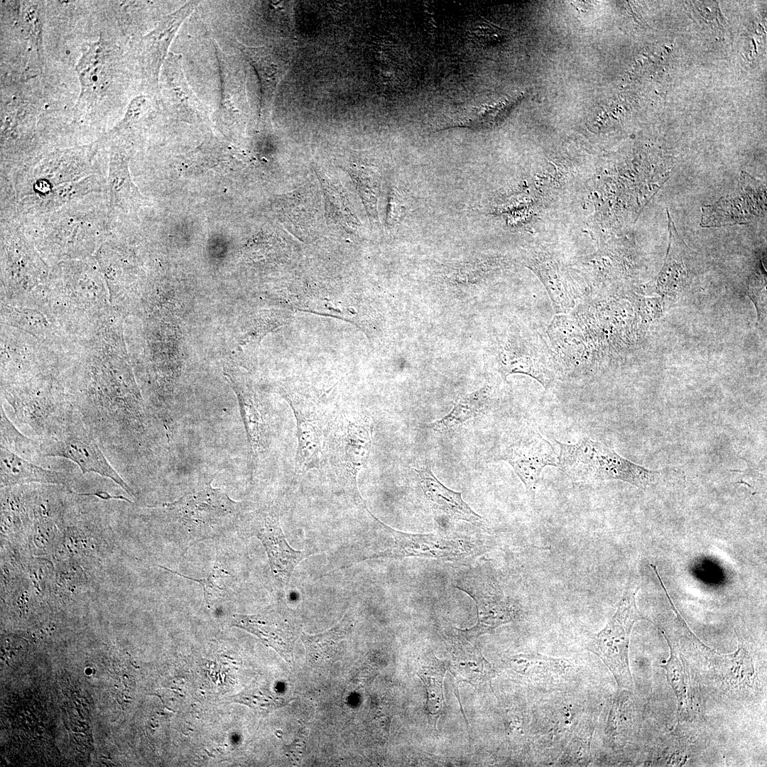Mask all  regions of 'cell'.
<instances>
[{
    "instance_id": "7402d4cb",
    "label": "cell",
    "mask_w": 767,
    "mask_h": 767,
    "mask_svg": "<svg viewBox=\"0 0 767 767\" xmlns=\"http://www.w3.org/2000/svg\"><path fill=\"white\" fill-rule=\"evenodd\" d=\"M192 6V4H189L181 9L178 13L168 16V19L160 27L146 38V40L148 41L146 45V50H145L146 53V59H147L146 67L151 70V72L156 73V70L158 71L161 60L165 55V48L169 44L172 35L178 29L187 14L191 11Z\"/></svg>"
},
{
    "instance_id": "3957f363",
    "label": "cell",
    "mask_w": 767,
    "mask_h": 767,
    "mask_svg": "<svg viewBox=\"0 0 767 767\" xmlns=\"http://www.w3.org/2000/svg\"><path fill=\"white\" fill-rule=\"evenodd\" d=\"M40 457H58L75 462L83 474L93 472L107 477L130 496L134 493L122 479L88 430L81 414L67 408L55 416L38 440Z\"/></svg>"
},
{
    "instance_id": "ac0fdd59",
    "label": "cell",
    "mask_w": 767,
    "mask_h": 767,
    "mask_svg": "<svg viewBox=\"0 0 767 767\" xmlns=\"http://www.w3.org/2000/svg\"><path fill=\"white\" fill-rule=\"evenodd\" d=\"M493 398L494 385L487 381L480 388L460 396L447 415L427 427L437 432L455 430L484 414L492 406Z\"/></svg>"
},
{
    "instance_id": "e0dca14e",
    "label": "cell",
    "mask_w": 767,
    "mask_h": 767,
    "mask_svg": "<svg viewBox=\"0 0 767 767\" xmlns=\"http://www.w3.org/2000/svg\"><path fill=\"white\" fill-rule=\"evenodd\" d=\"M297 423V472L319 468L323 459V430L317 416L312 412L293 407Z\"/></svg>"
},
{
    "instance_id": "2e32d148",
    "label": "cell",
    "mask_w": 767,
    "mask_h": 767,
    "mask_svg": "<svg viewBox=\"0 0 767 767\" xmlns=\"http://www.w3.org/2000/svg\"><path fill=\"white\" fill-rule=\"evenodd\" d=\"M74 482L70 473L43 468L1 445V487L31 482L68 486Z\"/></svg>"
},
{
    "instance_id": "484cf974",
    "label": "cell",
    "mask_w": 767,
    "mask_h": 767,
    "mask_svg": "<svg viewBox=\"0 0 767 767\" xmlns=\"http://www.w3.org/2000/svg\"><path fill=\"white\" fill-rule=\"evenodd\" d=\"M593 731V722L583 721L577 724L575 735H571L570 742L561 756V763L565 766H585L590 761V741Z\"/></svg>"
},
{
    "instance_id": "4316f807",
    "label": "cell",
    "mask_w": 767,
    "mask_h": 767,
    "mask_svg": "<svg viewBox=\"0 0 767 767\" xmlns=\"http://www.w3.org/2000/svg\"><path fill=\"white\" fill-rule=\"evenodd\" d=\"M1 408V445L24 459L40 457L38 440L19 432Z\"/></svg>"
},
{
    "instance_id": "8fae6325",
    "label": "cell",
    "mask_w": 767,
    "mask_h": 767,
    "mask_svg": "<svg viewBox=\"0 0 767 767\" xmlns=\"http://www.w3.org/2000/svg\"><path fill=\"white\" fill-rule=\"evenodd\" d=\"M374 518L391 534L394 543L393 547L376 553L366 559L415 557L456 560L467 556L471 552V545L464 540L448 538L437 533L403 532L389 527L375 517Z\"/></svg>"
},
{
    "instance_id": "7a4b0ae2",
    "label": "cell",
    "mask_w": 767,
    "mask_h": 767,
    "mask_svg": "<svg viewBox=\"0 0 767 767\" xmlns=\"http://www.w3.org/2000/svg\"><path fill=\"white\" fill-rule=\"evenodd\" d=\"M163 507L173 525L174 535L191 544L239 526L244 513L241 503L233 501L209 482Z\"/></svg>"
},
{
    "instance_id": "6da1fadb",
    "label": "cell",
    "mask_w": 767,
    "mask_h": 767,
    "mask_svg": "<svg viewBox=\"0 0 767 767\" xmlns=\"http://www.w3.org/2000/svg\"><path fill=\"white\" fill-rule=\"evenodd\" d=\"M555 442L560 447L558 468L575 483L620 480L645 489L677 479L676 467L647 469L589 437H582L575 444Z\"/></svg>"
},
{
    "instance_id": "9a60e30c",
    "label": "cell",
    "mask_w": 767,
    "mask_h": 767,
    "mask_svg": "<svg viewBox=\"0 0 767 767\" xmlns=\"http://www.w3.org/2000/svg\"><path fill=\"white\" fill-rule=\"evenodd\" d=\"M507 663L515 673L538 687L557 685L575 672V666L570 660L538 653L513 656Z\"/></svg>"
},
{
    "instance_id": "603a6c76",
    "label": "cell",
    "mask_w": 767,
    "mask_h": 767,
    "mask_svg": "<svg viewBox=\"0 0 767 767\" xmlns=\"http://www.w3.org/2000/svg\"><path fill=\"white\" fill-rule=\"evenodd\" d=\"M668 644L670 656L662 667L666 670L668 680L677 697L680 715L688 716L693 704L689 673L679 652L671 643Z\"/></svg>"
},
{
    "instance_id": "5b68a950",
    "label": "cell",
    "mask_w": 767,
    "mask_h": 767,
    "mask_svg": "<svg viewBox=\"0 0 767 767\" xmlns=\"http://www.w3.org/2000/svg\"><path fill=\"white\" fill-rule=\"evenodd\" d=\"M454 585L469 594L477 607V624L469 629H457L465 638L491 633L521 616L518 605L506 597L496 583L482 570L473 567L460 570L454 576Z\"/></svg>"
},
{
    "instance_id": "44dd1931",
    "label": "cell",
    "mask_w": 767,
    "mask_h": 767,
    "mask_svg": "<svg viewBox=\"0 0 767 767\" xmlns=\"http://www.w3.org/2000/svg\"><path fill=\"white\" fill-rule=\"evenodd\" d=\"M108 182L111 207L121 210L129 207L136 190L132 186L124 156L117 148L111 149Z\"/></svg>"
},
{
    "instance_id": "f1b7e54d",
    "label": "cell",
    "mask_w": 767,
    "mask_h": 767,
    "mask_svg": "<svg viewBox=\"0 0 767 767\" xmlns=\"http://www.w3.org/2000/svg\"><path fill=\"white\" fill-rule=\"evenodd\" d=\"M218 574V572H214L207 578L197 580L183 575L181 576L200 583L202 586L205 599L207 603L214 604V602L222 597L223 594H226L225 589L221 585L222 576Z\"/></svg>"
},
{
    "instance_id": "cb8c5ba5",
    "label": "cell",
    "mask_w": 767,
    "mask_h": 767,
    "mask_svg": "<svg viewBox=\"0 0 767 767\" xmlns=\"http://www.w3.org/2000/svg\"><path fill=\"white\" fill-rule=\"evenodd\" d=\"M452 661V674L455 677L459 675V678L473 685H491L494 670L478 651L455 653Z\"/></svg>"
},
{
    "instance_id": "4fadbf2b",
    "label": "cell",
    "mask_w": 767,
    "mask_h": 767,
    "mask_svg": "<svg viewBox=\"0 0 767 767\" xmlns=\"http://www.w3.org/2000/svg\"><path fill=\"white\" fill-rule=\"evenodd\" d=\"M337 447L343 491L353 504L366 508L359 491L357 476L370 457L371 428L369 420L361 418L349 421L340 435Z\"/></svg>"
},
{
    "instance_id": "ffe728a7",
    "label": "cell",
    "mask_w": 767,
    "mask_h": 767,
    "mask_svg": "<svg viewBox=\"0 0 767 767\" xmlns=\"http://www.w3.org/2000/svg\"><path fill=\"white\" fill-rule=\"evenodd\" d=\"M352 622L348 617L326 632L316 635L303 633L302 641L305 647L308 660L319 665L336 654L343 640L350 633Z\"/></svg>"
},
{
    "instance_id": "83f0119b",
    "label": "cell",
    "mask_w": 767,
    "mask_h": 767,
    "mask_svg": "<svg viewBox=\"0 0 767 767\" xmlns=\"http://www.w3.org/2000/svg\"><path fill=\"white\" fill-rule=\"evenodd\" d=\"M631 300L636 313L643 322H651L660 316L662 312L661 299L633 295L631 297Z\"/></svg>"
},
{
    "instance_id": "ba28073f",
    "label": "cell",
    "mask_w": 767,
    "mask_h": 767,
    "mask_svg": "<svg viewBox=\"0 0 767 767\" xmlns=\"http://www.w3.org/2000/svg\"><path fill=\"white\" fill-rule=\"evenodd\" d=\"M537 335L507 332L498 340L493 360L494 369L506 381L508 375L522 374L532 377L545 389L556 379L548 347Z\"/></svg>"
},
{
    "instance_id": "7c38bea8",
    "label": "cell",
    "mask_w": 767,
    "mask_h": 767,
    "mask_svg": "<svg viewBox=\"0 0 767 767\" xmlns=\"http://www.w3.org/2000/svg\"><path fill=\"white\" fill-rule=\"evenodd\" d=\"M232 624L256 636L274 648L288 663L299 634L300 627L293 614L284 605H276L253 615L234 614Z\"/></svg>"
},
{
    "instance_id": "d6986e66",
    "label": "cell",
    "mask_w": 767,
    "mask_h": 767,
    "mask_svg": "<svg viewBox=\"0 0 767 767\" xmlns=\"http://www.w3.org/2000/svg\"><path fill=\"white\" fill-rule=\"evenodd\" d=\"M668 217L669 244L664 265L657 278V288L663 295L678 293L685 285L689 268L685 259L687 247L678 235L675 223Z\"/></svg>"
},
{
    "instance_id": "8992f818",
    "label": "cell",
    "mask_w": 767,
    "mask_h": 767,
    "mask_svg": "<svg viewBox=\"0 0 767 767\" xmlns=\"http://www.w3.org/2000/svg\"><path fill=\"white\" fill-rule=\"evenodd\" d=\"M497 460L507 462L523 483L530 506L535 508V494L543 469L548 466L558 468V455L535 425L529 423L504 439L495 455Z\"/></svg>"
},
{
    "instance_id": "d4e9b609",
    "label": "cell",
    "mask_w": 767,
    "mask_h": 767,
    "mask_svg": "<svg viewBox=\"0 0 767 767\" xmlns=\"http://www.w3.org/2000/svg\"><path fill=\"white\" fill-rule=\"evenodd\" d=\"M425 684L427 695L426 710L437 717L444 704L443 680L445 668L442 662H434L417 673Z\"/></svg>"
},
{
    "instance_id": "5bb4252c",
    "label": "cell",
    "mask_w": 767,
    "mask_h": 767,
    "mask_svg": "<svg viewBox=\"0 0 767 767\" xmlns=\"http://www.w3.org/2000/svg\"><path fill=\"white\" fill-rule=\"evenodd\" d=\"M417 480L427 504L432 509L455 520L468 522L484 528L485 519L477 513L462 498L460 492L455 491L441 483L434 475L431 466L414 468Z\"/></svg>"
},
{
    "instance_id": "9c48e42d",
    "label": "cell",
    "mask_w": 767,
    "mask_h": 767,
    "mask_svg": "<svg viewBox=\"0 0 767 767\" xmlns=\"http://www.w3.org/2000/svg\"><path fill=\"white\" fill-rule=\"evenodd\" d=\"M239 526L244 534L254 536L262 543L267 554L271 572L283 584L288 582L296 566L310 555L293 549L287 542L277 509L265 506L244 513Z\"/></svg>"
},
{
    "instance_id": "52a82bcc",
    "label": "cell",
    "mask_w": 767,
    "mask_h": 767,
    "mask_svg": "<svg viewBox=\"0 0 767 767\" xmlns=\"http://www.w3.org/2000/svg\"><path fill=\"white\" fill-rule=\"evenodd\" d=\"M547 335L557 378L580 379L594 376L602 369L572 315L555 316L548 326Z\"/></svg>"
},
{
    "instance_id": "30bf717a",
    "label": "cell",
    "mask_w": 767,
    "mask_h": 767,
    "mask_svg": "<svg viewBox=\"0 0 767 767\" xmlns=\"http://www.w3.org/2000/svg\"><path fill=\"white\" fill-rule=\"evenodd\" d=\"M766 187L761 182L743 173L732 193L702 207L701 226L746 224L763 216L766 210Z\"/></svg>"
},
{
    "instance_id": "277c9868",
    "label": "cell",
    "mask_w": 767,
    "mask_h": 767,
    "mask_svg": "<svg viewBox=\"0 0 767 767\" xmlns=\"http://www.w3.org/2000/svg\"><path fill=\"white\" fill-rule=\"evenodd\" d=\"M638 588L631 586L626 589L613 616L587 645V650L608 667L618 686L629 691L634 689L629 660L630 636L634 624L646 619L636 604Z\"/></svg>"
}]
</instances>
